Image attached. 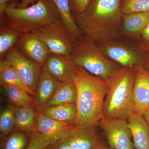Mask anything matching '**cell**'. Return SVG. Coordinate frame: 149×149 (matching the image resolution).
<instances>
[{"label": "cell", "instance_id": "603a6c76", "mask_svg": "<svg viewBox=\"0 0 149 149\" xmlns=\"http://www.w3.org/2000/svg\"><path fill=\"white\" fill-rule=\"evenodd\" d=\"M2 86L6 91L9 100L15 107H33L35 97L25 90L16 86L4 85Z\"/></svg>", "mask_w": 149, "mask_h": 149}, {"label": "cell", "instance_id": "d6986e66", "mask_svg": "<svg viewBox=\"0 0 149 149\" xmlns=\"http://www.w3.org/2000/svg\"><path fill=\"white\" fill-rule=\"evenodd\" d=\"M0 83L1 86L8 85L16 86L25 90L32 95H35V93L23 82L14 67L4 58L0 60Z\"/></svg>", "mask_w": 149, "mask_h": 149}, {"label": "cell", "instance_id": "9c48e42d", "mask_svg": "<svg viewBox=\"0 0 149 149\" xmlns=\"http://www.w3.org/2000/svg\"><path fill=\"white\" fill-rule=\"evenodd\" d=\"M77 67L70 56L49 53L42 65V71L60 82L73 81Z\"/></svg>", "mask_w": 149, "mask_h": 149}, {"label": "cell", "instance_id": "8992f818", "mask_svg": "<svg viewBox=\"0 0 149 149\" xmlns=\"http://www.w3.org/2000/svg\"><path fill=\"white\" fill-rule=\"evenodd\" d=\"M36 31L50 53L71 55L76 41L61 20L54 22Z\"/></svg>", "mask_w": 149, "mask_h": 149}, {"label": "cell", "instance_id": "8fae6325", "mask_svg": "<svg viewBox=\"0 0 149 149\" xmlns=\"http://www.w3.org/2000/svg\"><path fill=\"white\" fill-rule=\"evenodd\" d=\"M98 142L95 128L75 125L54 144L68 145L75 149H93Z\"/></svg>", "mask_w": 149, "mask_h": 149}, {"label": "cell", "instance_id": "6da1fadb", "mask_svg": "<svg viewBox=\"0 0 149 149\" xmlns=\"http://www.w3.org/2000/svg\"><path fill=\"white\" fill-rule=\"evenodd\" d=\"M72 15L83 35L100 44L116 37L123 16L120 0H91L84 11Z\"/></svg>", "mask_w": 149, "mask_h": 149}, {"label": "cell", "instance_id": "4dcf8cb0", "mask_svg": "<svg viewBox=\"0 0 149 149\" xmlns=\"http://www.w3.org/2000/svg\"><path fill=\"white\" fill-rule=\"evenodd\" d=\"M19 0H0V16L1 19L4 17L5 12L7 7L9 1L15 2Z\"/></svg>", "mask_w": 149, "mask_h": 149}, {"label": "cell", "instance_id": "1f68e13d", "mask_svg": "<svg viewBox=\"0 0 149 149\" xmlns=\"http://www.w3.org/2000/svg\"><path fill=\"white\" fill-rule=\"evenodd\" d=\"M142 65L149 72V50L143 53Z\"/></svg>", "mask_w": 149, "mask_h": 149}, {"label": "cell", "instance_id": "cb8c5ba5", "mask_svg": "<svg viewBox=\"0 0 149 149\" xmlns=\"http://www.w3.org/2000/svg\"><path fill=\"white\" fill-rule=\"evenodd\" d=\"M22 33L8 26L0 30V57L3 58L6 54L15 47Z\"/></svg>", "mask_w": 149, "mask_h": 149}, {"label": "cell", "instance_id": "7402d4cb", "mask_svg": "<svg viewBox=\"0 0 149 149\" xmlns=\"http://www.w3.org/2000/svg\"><path fill=\"white\" fill-rule=\"evenodd\" d=\"M60 15L61 20L68 28L75 41L83 37V34L73 18L70 5V0H52Z\"/></svg>", "mask_w": 149, "mask_h": 149}, {"label": "cell", "instance_id": "d4e9b609", "mask_svg": "<svg viewBox=\"0 0 149 149\" xmlns=\"http://www.w3.org/2000/svg\"><path fill=\"white\" fill-rule=\"evenodd\" d=\"M16 107L9 105L3 110L0 115L1 136L5 137L10 134L15 126V111Z\"/></svg>", "mask_w": 149, "mask_h": 149}, {"label": "cell", "instance_id": "30bf717a", "mask_svg": "<svg viewBox=\"0 0 149 149\" xmlns=\"http://www.w3.org/2000/svg\"><path fill=\"white\" fill-rule=\"evenodd\" d=\"M15 47L29 59L42 65L50 53L37 31L21 34Z\"/></svg>", "mask_w": 149, "mask_h": 149}, {"label": "cell", "instance_id": "ba28073f", "mask_svg": "<svg viewBox=\"0 0 149 149\" xmlns=\"http://www.w3.org/2000/svg\"><path fill=\"white\" fill-rule=\"evenodd\" d=\"M99 125L102 129L109 145L113 149H134L127 120L103 117Z\"/></svg>", "mask_w": 149, "mask_h": 149}, {"label": "cell", "instance_id": "83f0119b", "mask_svg": "<svg viewBox=\"0 0 149 149\" xmlns=\"http://www.w3.org/2000/svg\"><path fill=\"white\" fill-rule=\"evenodd\" d=\"M28 143V138L22 131L13 132L5 141L2 149H24Z\"/></svg>", "mask_w": 149, "mask_h": 149}, {"label": "cell", "instance_id": "f546056e", "mask_svg": "<svg viewBox=\"0 0 149 149\" xmlns=\"http://www.w3.org/2000/svg\"><path fill=\"white\" fill-rule=\"evenodd\" d=\"M140 40V47L143 53L149 50V22L141 32L139 37Z\"/></svg>", "mask_w": 149, "mask_h": 149}, {"label": "cell", "instance_id": "8d00e7d4", "mask_svg": "<svg viewBox=\"0 0 149 149\" xmlns=\"http://www.w3.org/2000/svg\"><path fill=\"white\" fill-rule=\"evenodd\" d=\"M47 149H48L47 148Z\"/></svg>", "mask_w": 149, "mask_h": 149}, {"label": "cell", "instance_id": "4fadbf2b", "mask_svg": "<svg viewBox=\"0 0 149 149\" xmlns=\"http://www.w3.org/2000/svg\"><path fill=\"white\" fill-rule=\"evenodd\" d=\"M99 47L107 57L123 67L142 64L143 53L135 52L125 46L112 43L111 41L100 44Z\"/></svg>", "mask_w": 149, "mask_h": 149}, {"label": "cell", "instance_id": "277c9868", "mask_svg": "<svg viewBox=\"0 0 149 149\" xmlns=\"http://www.w3.org/2000/svg\"><path fill=\"white\" fill-rule=\"evenodd\" d=\"M15 2L8 5L5 12L7 26L22 34L33 32L46 25L61 20L52 0H37L25 8H18Z\"/></svg>", "mask_w": 149, "mask_h": 149}, {"label": "cell", "instance_id": "7a4b0ae2", "mask_svg": "<svg viewBox=\"0 0 149 149\" xmlns=\"http://www.w3.org/2000/svg\"><path fill=\"white\" fill-rule=\"evenodd\" d=\"M73 82L77 89L75 125L95 128L104 117L107 80L77 66Z\"/></svg>", "mask_w": 149, "mask_h": 149}, {"label": "cell", "instance_id": "484cf974", "mask_svg": "<svg viewBox=\"0 0 149 149\" xmlns=\"http://www.w3.org/2000/svg\"><path fill=\"white\" fill-rule=\"evenodd\" d=\"M120 3L123 15L149 11V0H120Z\"/></svg>", "mask_w": 149, "mask_h": 149}, {"label": "cell", "instance_id": "5bb4252c", "mask_svg": "<svg viewBox=\"0 0 149 149\" xmlns=\"http://www.w3.org/2000/svg\"><path fill=\"white\" fill-rule=\"evenodd\" d=\"M61 83L47 72L42 71L34 96V108L37 113L41 111L53 97Z\"/></svg>", "mask_w": 149, "mask_h": 149}, {"label": "cell", "instance_id": "e0dca14e", "mask_svg": "<svg viewBox=\"0 0 149 149\" xmlns=\"http://www.w3.org/2000/svg\"><path fill=\"white\" fill-rule=\"evenodd\" d=\"M76 100L77 89L73 81L61 82L53 97L47 103L42 110L48 107L65 104H76Z\"/></svg>", "mask_w": 149, "mask_h": 149}, {"label": "cell", "instance_id": "ac0fdd59", "mask_svg": "<svg viewBox=\"0 0 149 149\" xmlns=\"http://www.w3.org/2000/svg\"><path fill=\"white\" fill-rule=\"evenodd\" d=\"M39 113L58 121L75 125L77 117L75 104H68L48 107Z\"/></svg>", "mask_w": 149, "mask_h": 149}, {"label": "cell", "instance_id": "44dd1931", "mask_svg": "<svg viewBox=\"0 0 149 149\" xmlns=\"http://www.w3.org/2000/svg\"><path fill=\"white\" fill-rule=\"evenodd\" d=\"M37 112L33 107H16L15 126L22 132L35 131L37 123Z\"/></svg>", "mask_w": 149, "mask_h": 149}, {"label": "cell", "instance_id": "836d02e7", "mask_svg": "<svg viewBox=\"0 0 149 149\" xmlns=\"http://www.w3.org/2000/svg\"><path fill=\"white\" fill-rule=\"evenodd\" d=\"M48 149H75L68 145L64 144H54L48 148Z\"/></svg>", "mask_w": 149, "mask_h": 149}, {"label": "cell", "instance_id": "9a60e30c", "mask_svg": "<svg viewBox=\"0 0 149 149\" xmlns=\"http://www.w3.org/2000/svg\"><path fill=\"white\" fill-rule=\"evenodd\" d=\"M74 125L55 120L47 117L42 113H37V123L35 131L54 138L56 142Z\"/></svg>", "mask_w": 149, "mask_h": 149}, {"label": "cell", "instance_id": "5b68a950", "mask_svg": "<svg viewBox=\"0 0 149 149\" xmlns=\"http://www.w3.org/2000/svg\"><path fill=\"white\" fill-rule=\"evenodd\" d=\"M70 57L77 66L105 80L120 68L107 57L95 42L85 36L77 40Z\"/></svg>", "mask_w": 149, "mask_h": 149}, {"label": "cell", "instance_id": "4316f807", "mask_svg": "<svg viewBox=\"0 0 149 149\" xmlns=\"http://www.w3.org/2000/svg\"><path fill=\"white\" fill-rule=\"evenodd\" d=\"M56 142V139L54 138L33 131L31 133L29 143L25 149H47Z\"/></svg>", "mask_w": 149, "mask_h": 149}, {"label": "cell", "instance_id": "3957f363", "mask_svg": "<svg viewBox=\"0 0 149 149\" xmlns=\"http://www.w3.org/2000/svg\"><path fill=\"white\" fill-rule=\"evenodd\" d=\"M134 67H120L107 79L104 117L128 120L134 111Z\"/></svg>", "mask_w": 149, "mask_h": 149}, {"label": "cell", "instance_id": "52a82bcc", "mask_svg": "<svg viewBox=\"0 0 149 149\" xmlns=\"http://www.w3.org/2000/svg\"><path fill=\"white\" fill-rule=\"evenodd\" d=\"M3 58L12 64L24 83L35 93L42 65L25 56L16 47L9 51Z\"/></svg>", "mask_w": 149, "mask_h": 149}, {"label": "cell", "instance_id": "2e32d148", "mask_svg": "<svg viewBox=\"0 0 149 149\" xmlns=\"http://www.w3.org/2000/svg\"><path fill=\"white\" fill-rule=\"evenodd\" d=\"M137 149H149V128L143 116L133 114L127 120Z\"/></svg>", "mask_w": 149, "mask_h": 149}, {"label": "cell", "instance_id": "d590c367", "mask_svg": "<svg viewBox=\"0 0 149 149\" xmlns=\"http://www.w3.org/2000/svg\"><path fill=\"white\" fill-rule=\"evenodd\" d=\"M143 116L149 128V108L144 112L143 114Z\"/></svg>", "mask_w": 149, "mask_h": 149}, {"label": "cell", "instance_id": "d6a6232c", "mask_svg": "<svg viewBox=\"0 0 149 149\" xmlns=\"http://www.w3.org/2000/svg\"><path fill=\"white\" fill-rule=\"evenodd\" d=\"M37 0H21L20 3H16V6L18 8H25L28 7L29 5L33 4L36 2Z\"/></svg>", "mask_w": 149, "mask_h": 149}, {"label": "cell", "instance_id": "f1b7e54d", "mask_svg": "<svg viewBox=\"0 0 149 149\" xmlns=\"http://www.w3.org/2000/svg\"><path fill=\"white\" fill-rule=\"evenodd\" d=\"M91 0H70V10L72 14L83 12L88 6Z\"/></svg>", "mask_w": 149, "mask_h": 149}, {"label": "cell", "instance_id": "ffe728a7", "mask_svg": "<svg viewBox=\"0 0 149 149\" xmlns=\"http://www.w3.org/2000/svg\"><path fill=\"white\" fill-rule=\"evenodd\" d=\"M149 22V11L123 15L122 23L125 32L139 37Z\"/></svg>", "mask_w": 149, "mask_h": 149}, {"label": "cell", "instance_id": "7c38bea8", "mask_svg": "<svg viewBox=\"0 0 149 149\" xmlns=\"http://www.w3.org/2000/svg\"><path fill=\"white\" fill-rule=\"evenodd\" d=\"M134 111L143 116L149 108V72L142 64L134 67Z\"/></svg>", "mask_w": 149, "mask_h": 149}, {"label": "cell", "instance_id": "e575fe53", "mask_svg": "<svg viewBox=\"0 0 149 149\" xmlns=\"http://www.w3.org/2000/svg\"><path fill=\"white\" fill-rule=\"evenodd\" d=\"M93 149H113L110 147H107L104 144L100 142L98 143L95 146Z\"/></svg>", "mask_w": 149, "mask_h": 149}]
</instances>
